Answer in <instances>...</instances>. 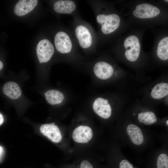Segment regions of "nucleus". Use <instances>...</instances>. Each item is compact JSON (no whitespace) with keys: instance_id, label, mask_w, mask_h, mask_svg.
Wrapping results in <instances>:
<instances>
[{"instance_id":"39448f33","label":"nucleus","mask_w":168,"mask_h":168,"mask_svg":"<svg viewBox=\"0 0 168 168\" xmlns=\"http://www.w3.org/2000/svg\"><path fill=\"white\" fill-rule=\"evenodd\" d=\"M54 41L55 47L59 52L63 54L69 53L72 48L71 40L66 32L60 31L55 35Z\"/></svg>"},{"instance_id":"4468645a","label":"nucleus","mask_w":168,"mask_h":168,"mask_svg":"<svg viewBox=\"0 0 168 168\" xmlns=\"http://www.w3.org/2000/svg\"><path fill=\"white\" fill-rule=\"evenodd\" d=\"M3 91L5 95L12 99L19 98L21 94V91L18 85L12 81L6 83L3 87Z\"/></svg>"},{"instance_id":"f8f14e48","label":"nucleus","mask_w":168,"mask_h":168,"mask_svg":"<svg viewBox=\"0 0 168 168\" xmlns=\"http://www.w3.org/2000/svg\"><path fill=\"white\" fill-rule=\"evenodd\" d=\"M75 3L71 0H59L55 2L54 9L57 13L63 14H71L76 9Z\"/></svg>"},{"instance_id":"f257e3e1","label":"nucleus","mask_w":168,"mask_h":168,"mask_svg":"<svg viewBox=\"0 0 168 168\" xmlns=\"http://www.w3.org/2000/svg\"><path fill=\"white\" fill-rule=\"evenodd\" d=\"M96 19L97 22L101 26L102 32L105 34H108L115 31L119 27L120 23L119 17L115 14H99L96 16Z\"/></svg>"},{"instance_id":"6ab92c4d","label":"nucleus","mask_w":168,"mask_h":168,"mask_svg":"<svg viewBox=\"0 0 168 168\" xmlns=\"http://www.w3.org/2000/svg\"><path fill=\"white\" fill-rule=\"evenodd\" d=\"M157 168H168V156L164 153L160 154L157 161Z\"/></svg>"},{"instance_id":"1a4fd4ad","label":"nucleus","mask_w":168,"mask_h":168,"mask_svg":"<svg viewBox=\"0 0 168 168\" xmlns=\"http://www.w3.org/2000/svg\"><path fill=\"white\" fill-rule=\"evenodd\" d=\"M40 132L52 142L57 143L62 138L61 132L58 127L54 123L42 125L40 127Z\"/></svg>"},{"instance_id":"dca6fc26","label":"nucleus","mask_w":168,"mask_h":168,"mask_svg":"<svg viewBox=\"0 0 168 168\" xmlns=\"http://www.w3.org/2000/svg\"><path fill=\"white\" fill-rule=\"evenodd\" d=\"M46 99L48 103L52 105L61 103L64 99L63 93L59 91L50 90L45 93Z\"/></svg>"},{"instance_id":"4be33fe9","label":"nucleus","mask_w":168,"mask_h":168,"mask_svg":"<svg viewBox=\"0 0 168 168\" xmlns=\"http://www.w3.org/2000/svg\"><path fill=\"white\" fill-rule=\"evenodd\" d=\"M3 67V64L0 61V70L2 69Z\"/></svg>"},{"instance_id":"423d86ee","label":"nucleus","mask_w":168,"mask_h":168,"mask_svg":"<svg viewBox=\"0 0 168 168\" xmlns=\"http://www.w3.org/2000/svg\"><path fill=\"white\" fill-rule=\"evenodd\" d=\"M92 108L95 113L102 118L108 119L111 115V107L106 99L102 97L96 98L93 103Z\"/></svg>"},{"instance_id":"412c9836","label":"nucleus","mask_w":168,"mask_h":168,"mask_svg":"<svg viewBox=\"0 0 168 168\" xmlns=\"http://www.w3.org/2000/svg\"><path fill=\"white\" fill-rule=\"evenodd\" d=\"M3 116L0 113V125H1L3 123Z\"/></svg>"},{"instance_id":"0eeeda50","label":"nucleus","mask_w":168,"mask_h":168,"mask_svg":"<svg viewBox=\"0 0 168 168\" xmlns=\"http://www.w3.org/2000/svg\"><path fill=\"white\" fill-rule=\"evenodd\" d=\"M93 136L92 129L86 125H80L73 130L72 134L73 140L79 143H85L91 140Z\"/></svg>"},{"instance_id":"aec40b11","label":"nucleus","mask_w":168,"mask_h":168,"mask_svg":"<svg viewBox=\"0 0 168 168\" xmlns=\"http://www.w3.org/2000/svg\"><path fill=\"white\" fill-rule=\"evenodd\" d=\"M119 168H133V165L128 161L124 159L121 161L119 165Z\"/></svg>"},{"instance_id":"7ed1b4c3","label":"nucleus","mask_w":168,"mask_h":168,"mask_svg":"<svg viewBox=\"0 0 168 168\" xmlns=\"http://www.w3.org/2000/svg\"><path fill=\"white\" fill-rule=\"evenodd\" d=\"M54 51L52 43L48 40L43 39L38 43L36 47V53L40 63L49 61L53 56Z\"/></svg>"},{"instance_id":"f03ea898","label":"nucleus","mask_w":168,"mask_h":168,"mask_svg":"<svg viewBox=\"0 0 168 168\" xmlns=\"http://www.w3.org/2000/svg\"><path fill=\"white\" fill-rule=\"evenodd\" d=\"M126 49L125 55L126 58L131 62L136 61L139 55L140 45L138 38L134 35L127 37L124 42Z\"/></svg>"},{"instance_id":"b1692460","label":"nucleus","mask_w":168,"mask_h":168,"mask_svg":"<svg viewBox=\"0 0 168 168\" xmlns=\"http://www.w3.org/2000/svg\"><path fill=\"white\" fill-rule=\"evenodd\" d=\"M168 120H167L166 121V124H167V125H168Z\"/></svg>"},{"instance_id":"5701e85b","label":"nucleus","mask_w":168,"mask_h":168,"mask_svg":"<svg viewBox=\"0 0 168 168\" xmlns=\"http://www.w3.org/2000/svg\"><path fill=\"white\" fill-rule=\"evenodd\" d=\"M2 147H0V154L2 152Z\"/></svg>"},{"instance_id":"20e7f679","label":"nucleus","mask_w":168,"mask_h":168,"mask_svg":"<svg viewBox=\"0 0 168 168\" xmlns=\"http://www.w3.org/2000/svg\"><path fill=\"white\" fill-rule=\"evenodd\" d=\"M160 10L156 7L148 3L138 5L133 12V15L141 19L152 18L158 16Z\"/></svg>"},{"instance_id":"a211bd4d","label":"nucleus","mask_w":168,"mask_h":168,"mask_svg":"<svg viewBox=\"0 0 168 168\" xmlns=\"http://www.w3.org/2000/svg\"><path fill=\"white\" fill-rule=\"evenodd\" d=\"M139 121L146 125H149L155 123L157 118L154 113L151 111L142 112L138 115Z\"/></svg>"},{"instance_id":"9b49d317","label":"nucleus","mask_w":168,"mask_h":168,"mask_svg":"<svg viewBox=\"0 0 168 168\" xmlns=\"http://www.w3.org/2000/svg\"><path fill=\"white\" fill-rule=\"evenodd\" d=\"M38 2L37 0H19L14 7V13L19 16H24L31 11Z\"/></svg>"},{"instance_id":"6e6552de","label":"nucleus","mask_w":168,"mask_h":168,"mask_svg":"<svg viewBox=\"0 0 168 168\" xmlns=\"http://www.w3.org/2000/svg\"><path fill=\"white\" fill-rule=\"evenodd\" d=\"M75 33L79 44L83 49H87L92 45V36L88 29L83 25H79L75 28Z\"/></svg>"},{"instance_id":"f3484780","label":"nucleus","mask_w":168,"mask_h":168,"mask_svg":"<svg viewBox=\"0 0 168 168\" xmlns=\"http://www.w3.org/2000/svg\"><path fill=\"white\" fill-rule=\"evenodd\" d=\"M157 54L161 59L166 60L168 59V37L163 38L159 42L157 49Z\"/></svg>"},{"instance_id":"9d476101","label":"nucleus","mask_w":168,"mask_h":168,"mask_svg":"<svg viewBox=\"0 0 168 168\" xmlns=\"http://www.w3.org/2000/svg\"><path fill=\"white\" fill-rule=\"evenodd\" d=\"M93 71L97 78L105 80L112 76L114 69L112 66L109 63L104 61H99L94 65Z\"/></svg>"},{"instance_id":"393cba45","label":"nucleus","mask_w":168,"mask_h":168,"mask_svg":"<svg viewBox=\"0 0 168 168\" xmlns=\"http://www.w3.org/2000/svg\"><path fill=\"white\" fill-rule=\"evenodd\" d=\"M165 1H166V2H168V0H165Z\"/></svg>"},{"instance_id":"2eb2a0df","label":"nucleus","mask_w":168,"mask_h":168,"mask_svg":"<svg viewBox=\"0 0 168 168\" xmlns=\"http://www.w3.org/2000/svg\"><path fill=\"white\" fill-rule=\"evenodd\" d=\"M151 96L155 99H161L168 94V84L161 82L156 84L152 88Z\"/></svg>"},{"instance_id":"ddd939ff","label":"nucleus","mask_w":168,"mask_h":168,"mask_svg":"<svg viewBox=\"0 0 168 168\" xmlns=\"http://www.w3.org/2000/svg\"><path fill=\"white\" fill-rule=\"evenodd\" d=\"M127 132L133 143L137 145L142 143L144 137L141 129L138 126L133 124H130L127 127Z\"/></svg>"}]
</instances>
